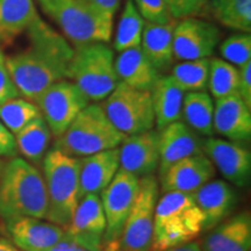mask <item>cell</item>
Returning a JSON list of instances; mask_svg holds the SVG:
<instances>
[{
	"mask_svg": "<svg viewBox=\"0 0 251 251\" xmlns=\"http://www.w3.org/2000/svg\"><path fill=\"white\" fill-rule=\"evenodd\" d=\"M0 251H23L7 237L0 235Z\"/></svg>",
	"mask_w": 251,
	"mask_h": 251,
	"instance_id": "42",
	"label": "cell"
},
{
	"mask_svg": "<svg viewBox=\"0 0 251 251\" xmlns=\"http://www.w3.org/2000/svg\"><path fill=\"white\" fill-rule=\"evenodd\" d=\"M89 1L101 9V11L114 17V14L117 13L119 7H120L121 0H89Z\"/></svg>",
	"mask_w": 251,
	"mask_h": 251,
	"instance_id": "40",
	"label": "cell"
},
{
	"mask_svg": "<svg viewBox=\"0 0 251 251\" xmlns=\"http://www.w3.org/2000/svg\"><path fill=\"white\" fill-rule=\"evenodd\" d=\"M2 168H4V164H2V162L0 161V174H1V171H2Z\"/></svg>",
	"mask_w": 251,
	"mask_h": 251,
	"instance_id": "45",
	"label": "cell"
},
{
	"mask_svg": "<svg viewBox=\"0 0 251 251\" xmlns=\"http://www.w3.org/2000/svg\"><path fill=\"white\" fill-rule=\"evenodd\" d=\"M42 11L61 28L75 46L109 42L114 17L89 0H37Z\"/></svg>",
	"mask_w": 251,
	"mask_h": 251,
	"instance_id": "4",
	"label": "cell"
},
{
	"mask_svg": "<svg viewBox=\"0 0 251 251\" xmlns=\"http://www.w3.org/2000/svg\"><path fill=\"white\" fill-rule=\"evenodd\" d=\"M221 39L214 24L198 18H187L176 24L174 29V56L178 61L209 58Z\"/></svg>",
	"mask_w": 251,
	"mask_h": 251,
	"instance_id": "12",
	"label": "cell"
},
{
	"mask_svg": "<svg viewBox=\"0 0 251 251\" xmlns=\"http://www.w3.org/2000/svg\"><path fill=\"white\" fill-rule=\"evenodd\" d=\"M26 33L28 47L6 57V64L20 96L35 103L49 86L68 79L74 48L40 17Z\"/></svg>",
	"mask_w": 251,
	"mask_h": 251,
	"instance_id": "1",
	"label": "cell"
},
{
	"mask_svg": "<svg viewBox=\"0 0 251 251\" xmlns=\"http://www.w3.org/2000/svg\"><path fill=\"white\" fill-rule=\"evenodd\" d=\"M114 64L119 81L136 90L151 92L162 76L143 54L141 47L121 51Z\"/></svg>",
	"mask_w": 251,
	"mask_h": 251,
	"instance_id": "23",
	"label": "cell"
},
{
	"mask_svg": "<svg viewBox=\"0 0 251 251\" xmlns=\"http://www.w3.org/2000/svg\"><path fill=\"white\" fill-rule=\"evenodd\" d=\"M102 108L109 121L126 136L144 133L155 127L150 91L136 90L119 83L105 99Z\"/></svg>",
	"mask_w": 251,
	"mask_h": 251,
	"instance_id": "8",
	"label": "cell"
},
{
	"mask_svg": "<svg viewBox=\"0 0 251 251\" xmlns=\"http://www.w3.org/2000/svg\"><path fill=\"white\" fill-rule=\"evenodd\" d=\"M42 163L48 194L46 219L65 228L79 202V158L51 149L47 151Z\"/></svg>",
	"mask_w": 251,
	"mask_h": 251,
	"instance_id": "6",
	"label": "cell"
},
{
	"mask_svg": "<svg viewBox=\"0 0 251 251\" xmlns=\"http://www.w3.org/2000/svg\"><path fill=\"white\" fill-rule=\"evenodd\" d=\"M12 242L23 251H49L65 235L64 228L42 219H9L4 222Z\"/></svg>",
	"mask_w": 251,
	"mask_h": 251,
	"instance_id": "17",
	"label": "cell"
},
{
	"mask_svg": "<svg viewBox=\"0 0 251 251\" xmlns=\"http://www.w3.org/2000/svg\"><path fill=\"white\" fill-rule=\"evenodd\" d=\"M109 121L101 106L90 103L81 111L61 136L56 137L54 149L65 155L81 158L103 150L118 148L125 140Z\"/></svg>",
	"mask_w": 251,
	"mask_h": 251,
	"instance_id": "5",
	"label": "cell"
},
{
	"mask_svg": "<svg viewBox=\"0 0 251 251\" xmlns=\"http://www.w3.org/2000/svg\"><path fill=\"white\" fill-rule=\"evenodd\" d=\"M20 93L12 80L6 64V56L0 48V105L7 100L19 98Z\"/></svg>",
	"mask_w": 251,
	"mask_h": 251,
	"instance_id": "37",
	"label": "cell"
},
{
	"mask_svg": "<svg viewBox=\"0 0 251 251\" xmlns=\"http://www.w3.org/2000/svg\"><path fill=\"white\" fill-rule=\"evenodd\" d=\"M119 164L137 178L151 176L159 165V131L128 135L119 146Z\"/></svg>",
	"mask_w": 251,
	"mask_h": 251,
	"instance_id": "15",
	"label": "cell"
},
{
	"mask_svg": "<svg viewBox=\"0 0 251 251\" xmlns=\"http://www.w3.org/2000/svg\"><path fill=\"white\" fill-rule=\"evenodd\" d=\"M215 168L205 153H198L180 159L161 177L163 193L179 192L193 196L203 185L213 180Z\"/></svg>",
	"mask_w": 251,
	"mask_h": 251,
	"instance_id": "16",
	"label": "cell"
},
{
	"mask_svg": "<svg viewBox=\"0 0 251 251\" xmlns=\"http://www.w3.org/2000/svg\"><path fill=\"white\" fill-rule=\"evenodd\" d=\"M64 230L68 237L87 251H102L106 218L100 197L89 194L81 198Z\"/></svg>",
	"mask_w": 251,
	"mask_h": 251,
	"instance_id": "13",
	"label": "cell"
},
{
	"mask_svg": "<svg viewBox=\"0 0 251 251\" xmlns=\"http://www.w3.org/2000/svg\"><path fill=\"white\" fill-rule=\"evenodd\" d=\"M209 9L225 27L250 33L251 0H209Z\"/></svg>",
	"mask_w": 251,
	"mask_h": 251,
	"instance_id": "29",
	"label": "cell"
},
{
	"mask_svg": "<svg viewBox=\"0 0 251 251\" xmlns=\"http://www.w3.org/2000/svg\"><path fill=\"white\" fill-rule=\"evenodd\" d=\"M146 21L135 7L133 0H126L118 24L117 35L114 40V49L121 52L124 50L140 47Z\"/></svg>",
	"mask_w": 251,
	"mask_h": 251,
	"instance_id": "31",
	"label": "cell"
},
{
	"mask_svg": "<svg viewBox=\"0 0 251 251\" xmlns=\"http://www.w3.org/2000/svg\"><path fill=\"white\" fill-rule=\"evenodd\" d=\"M165 251H201V248H200V243L188 242L186 244H183V246L172 248V249Z\"/></svg>",
	"mask_w": 251,
	"mask_h": 251,
	"instance_id": "43",
	"label": "cell"
},
{
	"mask_svg": "<svg viewBox=\"0 0 251 251\" xmlns=\"http://www.w3.org/2000/svg\"><path fill=\"white\" fill-rule=\"evenodd\" d=\"M114 63V52L107 43L75 46L68 79L76 84L90 101H101L120 83Z\"/></svg>",
	"mask_w": 251,
	"mask_h": 251,
	"instance_id": "7",
	"label": "cell"
},
{
	"mask_svg": "<svg viewBox=\"0 0 251 251\" xmlns=\"http://www.w3.org/2000/svg\"><path fill=\"white\" fill-rule=\"evenodd\" d=\"M177 20L164 25L146 23L141 40V49L159 74L168 71L174 64V29Z\"/></svg>",
	"mask_w": 251,
	"mask_h": 251,
	"instance_id": "24",
	"label": "cell"
},
{
	"mask_svg": "<svg viewBox=\"0 0 251 251\" xmlns=\"http://www.w3.org/2000/svg\"><path fill=\"white\" fill-rule=\"evenodd\" d=\"M41 115L36 103L25 98H14L0 105V121L12 134H18Z\"/></svg>",
	"mask_w": 251,
	"mask_h": 251,
	"instance_id": "33",
	"label": "cell"
},
{
	"mask_svg": "<svg viewBox=\"0 0 251 251\" xmlns=\"http://www.w3.org/2000/svg\"><path fill=\"white\" fill-rule=\"evenodd\" d=\"M198 153H202V140L185 122L165 127L159 131V177L175 163Z\"/></svg>",
	"mask_w": 251,
	"mask_h": 251,
	"instance_id": "18",
	"label": "cell"
},
{
	"mask_svg": "<svg viewBox=\"0 0 251 251\" xmlns=\"http://www.w3.org/2000/svg\"><path fill=\"white\" fill-rule=\"evenodd\" d=\"M35 103L55 137L61 136L78 114L90 105V100L76 84L69 79L49 86Z\"/></svg>",
	"mask_w": 251,
	"mask_h": 251,
	"instance_id": "11",
	"label": "cell"
},
{
	"mask_svg": "<svg viewBox=\"0 0 251 251\" xmlns=\"http://www.w3.org/2000/svg\"><path fill=\"white\" fill-rule=\"evenodd\" d=\"M6 233V229H5V225L2 224L1 219H0V235L1 234H5Z\"/></svg>",
	"mask_w": 251,
	"mask_h": 251,
	"instance_id": "44",
	"label": "cell"
},
{
	"mask_svg": "<svg viewBox=\"0 0 251 251\" xmlns=\"http://www.w3.org/2000/svg\"><path fill=\"white\" fill-rule=\"evenodd\" d=\"M39 17L34 0H0V48L26 33Z\"/></svg>",
	"mask_w": 251,
	"mask_h": 251,
	"instance_id": "26",
	"label": "cell"
},
{
	"mask_svg": "<svg viewBox=\"0 0 251 251\" xmlns=\"http://www.w3.org/2000/svg\"><path fill=\"white\" fill-rule=\"evenodd\" d=\"M146 23L164 25L172 20L164 0H133Z\"/></svg>",
	"mask_w": 251,
	"mask_h": 251,
	"instance_id": "36",
	"label": "cell"
},
{
	"mask_svg": "<svg viewBox=\"0 0 251 251\" xmlns=\"http://www.w3.org/2000/svg\"><path fill=\"white\" fill-rule=\"evenodd\" d=\"M214 133L234 142H246L251 137V108L238 94L215 100Z\"/></svg>",
	"mask_w": 251,
	"mask_h": 251,
	"instance_id": "19",
	"label": "cell"
},
{
	"mask_svg": "<svg viewBox=\"0 0 251 251\" xmlns=\"http://www.w3.org/2000/svg\"><path fill=\"white\" fill-rule=\"evenodd\" d=\"M192 197L205 216V231H209L229 218L237 205V193L235 188L221 179L208 181Z\"/></svg>",
	"mask_w": 251,
	"mask_h": 251,
	"instance_id": "20",
	"label": "cell"
},
{
	"mask_svg": "<svg viewBox=\"0 0 251 251\" xmlns=\"http://www.w3.org/2000/svg\"><path fill=\"white\" fill-rule=\"evenodd\" d=\"M185 92L171 76H161L151 90L155 126L161 131L174 122L183 120Z\"/></svg>",
	"mask_w": 251,
	"mask_h": 251,
	"instance_id": "25",
	"label": "cell"
},
{
	"mask_svg": "<svg viewBox=\"0 0 251 251\" xmlns=\"http://www.w3.org/2000/svg\"><path fill=\"white\" fill-rule=\"evenodd\" d=\"M51 136L52 134L48 125L42 115H40L15 134L14 139L18 151L21 152L27 162L36 166L40 165L45 158L51 142Z\"/></svg>",
	"mask_w": 251,
	"mask_h": 251,
	"instance_id": "27",
	"label": "cell"
},
{
	"mask_svg": "<svg viewBox=\"0 0 251 251\" xmlns=\"http://www.w3.org/2000/svg\"><path fill=\"white\" fill-rule=\"evenodd\" d=\"M48 194L45 178L35 165L14 157L0 174V219H46Z\"/></svg>",
	"mask_w": 251,
	"mask_h": 251,
	"instance_id": "2",
	"label": "cell"
},
{
	"mask_svg": "<svg viewBox=\"0 0 251 251\" xmlns=\"http://www.w3.org/2000/svg\"><path fill=\"white\" fill-rule=\"evenodd\" d=\"M158 196V181L155 176L140 178L139 193L122 229L119 251H151Z\"/></svg>",
	"mask_w": 251,
	"mask_h": 251,
	"instance_id": "9",
	"label": "cell"
},
{
	"mask_svg": "<svg viewBox=\"0 0 251 251\" xmlns=\"http://www.w3.org/2000/svg\"><path fill=\"white\" fill-rule=\"evenodd\" d=\"M18 153L14 135L0 121V157L14 158V157H18Z\"/></svg>",
	"mask_w": 251,
	"mask_h": 251,
	"instance_id": "38",
	"label": "cell"
},
{
	"mask_svg": "<svg viewBox=\"0 0 251 251\" xmlns=\"http://www.w3.org/2000/svg\"><path fill=\"white\" fill-rule=\"evenodd\" d=\"M171 18L181 20L205 14L209 7V0H164Z\"/></svg>",
	"mask_w": 251,
	"mask_h": 251,
	"instance_id": "35",
	"label": "cell"
},
{
	"mask_svg": "<svg viewBox=\"0 0 251 251\" xmlns=\"http://www.w3.org/2000/svg\"><path fill=\"white\" fill-rule=\"evenodd\" d=\"M140 188V178L119 169L114 178L100 193L106 218L102 251H119L122 229L133 208Z\"/></svg>",
	"mask_w": 251,
	"mask_h": 251,
	"instance_id": "10",
	"label": "cell"
},
{
	"mask_svg": "<svg viewBox=\"0 0 251 251\" xmlns=\"http://www.w3.org/2000/svg\"><path fill=\"white\" fill-rule=\"evenodd\" d=\"M209 61V58L181 61L172 68L170 76L185 93L202 92L208 89Z\"/></svg>",
	"mask_w": 251,
	"mask_h": 251,
	"instance_id": "30",
	"label": "cell"
},
{
	"mask_svg": "<svg viewBox=\"0 0 251 251\" xmlns=\"http://www.w3.org/2000/svg\"><path fill=\"white\" fill-rule=\"evenodd\" d=\"M220 55L224 61L236 68L251 62V36L249 33L235 34L220 45Z\"/></svg>",
	"mask_w": 251,
	"mask_h": 251,
	"instance_id": "34",
	"label": "cell"
},
{
	"mask_svg": "<svg viewBox=\"0 0 251 251\" xmlns=\"http://www.w3.org/2000/svg\"><path fill=\"white\" fill-rule=\"evenodd\" d=\"M238 71H240L238 96L242 98L248 107L251 108V62L238 69Z\"/></svg>",
	"mask_w": 251,
	"mask_h": 251,
	"instance_id": "39",
	"label": "cell"
},
{
	"mask_svg": "<svg viewBox=\"0 0 251 251\" xmlns=\"http://www.w3.org/2000/svg\"><path fill=\"white\" fill-rule=\"evenodd\" d=\"M202 152L214 168L237 187H247L251 177V152L240 142L208 137L202 141Z\"/></svg>",
	"mask_w": 251,
	"mask_h": 251,
	"instance_id": "14",
	"label": "cell"
},
{
	"mask_svg": "<svg viewBox=\"0 0 251 251\" xmlns=\"http://www.w3.org/2000/svg\"><path fill=\"white\" fill-rule=\"evenodd\" d=\"M181 113L185 124L197 134L208 137L214 135V102L206 91L185 94Z\"/></svg>",
	"mask_w": 251,
	"mask_h": 251,
	"instance_id": "28",
	"label": "cell"
},
{
	"mask_svg": "<svg viewBox=\"0 0 251 251\" xmlns=\"http://www.w3.org/2000/svg\"><path fill=\"white\" fill-rule=\"evenodd\" d=\"M119 169V147L79 158V200L89 194L100 196Z\"/></svg>",
	"mask_w": 251,
	"mask_h": 251,
	"instance_id": "22",
	"label": "cell"
},
{
	"mask_svg": "<svg viewBox=\"0 0 251 251\" xmlns=\"http://www.w3.org/2000/svg\"><path fill=\"white\" fill-rule=\"evenodd\" d=\"M49 251H87L84 248L78 246L76 242L71 240L70 237H68L67 235H64L61 238V241L55 244Z\"/></svg>",
	"mask_w": 251,
	"mask_h": 251,
	"instance_id": "41",
	"label": "cell"
},
{
	"mask_svg": "<svg viewBox=\"0 0 251 251\" xmlns=\"http://www.w3.org/2000/svg\"><path fill=\"white\" fill-rule=\"evenodd\" d=\"M201 251H250L251 215L249 211L229 216L209 230L200 244Z\"/></svg>",
	"mask_w": 251,
	"mask_h": 251,
	"instance_id": "21",
	"label": "cell"
},
{
	"mask_svg": "<svg viewBox=\"0 0 251 251\" xmlns=\"http://www.w3.org/2000/svg\"><path fill=\"white\" fill-rule=\"evenodd\" d=\"M238 68L221 58H212L209 61L208 90L215 100L238 94Z\"/></svg>",
	"mask_w": 251,
	"mask_h": 251,
	"instance_id": "32",
	"label": "cell"
},
{
	"mask_svg": "<svg viewBox=\"0 0 251 251\" xmlns=\"http://www.w3.org/2000/svg\"><path fill=\"white\" fill-rule=\"evenodd\" d=\"M203 222L205 216L192 196L164 193L156 203L151 251H165L193 242L203 231Z\"/></svg>",
	"mask_w": 251,
	"mask_h": 251,
	"instance_id": "3",
	"label": "cell"
}]
</instances>
